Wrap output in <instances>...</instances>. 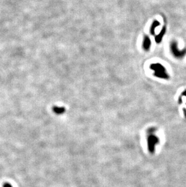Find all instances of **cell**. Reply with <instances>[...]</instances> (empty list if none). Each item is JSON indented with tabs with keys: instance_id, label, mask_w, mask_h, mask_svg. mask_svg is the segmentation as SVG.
<instances>
[{
	"instance_id": "5",
	"label": "cell",
	"mask_w": 186,
	"mask_h": 187,
	"mask_svg": "<svg viewBox=\"0 0 186 187\" xmlns=\"http://www.w3.org/2000/svg\"><path fill=\"white\" fill-rule=\"evenodd\" d=\"M160 25V23L159 21H154V22H153L151 26V28H150V34L152 35H155V30L157 27L159 26Z\"/></svg>"
},
{
	"instance_id": "3",
	"label": "cell",
	"mask_w": 186,
	"mask_h": 187,
	"mask_svg": "<svg viewBox=\"0 0 186 187\" xmlns=\"http://www.w3.org/2000/svg\"><path fill=\"white\" fill-rule=\"evenodd\" d=\"M151 46V41L148 36H145L143 41V48L145 51H149Z\"/></svg>"
},
{
	"instance_id": "1",
	"label": "cell",
	"mask_w": 186,
	"mask_h": 187,
	"mask_svg": "<svg viewBox=\"0 0 186 187\" xmlns=\"http://www.w3.org/2000/svg\"><path fill=\"white\" fill-rule=\"evenodd\" d=\"M150 69L154 71V76L157 77V78L165 79H168L169 78V76L165 67L161 64H152L150 65Z\"/></svg>"
},
{
	"instance_id": "7",
	"label": "cell",
	"mask_w": 186,
	"mask_h": 187,
	"mask_svg": "<svg viewBox=\"0 0 186 187\" xmlns=\"http://www.w3.org/2000/svg\"><path fill=\"white\" fill-rule=\"evenodd\" d=\"M3 187H13V186H12V185H10V184H9V183H7V184H4V185Z\"/></svg>"
},
{
	"instance_id": "2",
	"label": "cell",
	"mask_w": 186,
	"mask_h": 187,
	"mask_svg": "<svg viewBox=\"0 0 186 187\" xmlns=\"http://www.w3.org/2000/svg\"><path fill=\"white\" fill-rule=\"evenodd\" d=\"M171 50L172 53L173 55L178 58H182L185 54V51L180 52L178 50V47H177V44L176 42H175V41H173L171 43Z\"/></svg>"
},
{
	"instance_id": "4",
	"label": "cell",
	"mask_w": 186,
	"mask_h": 187,
	"mask_svg": "<svg viewBox=\"0 0 186 187\" xmlns=\"http://www.w3.org/2000/svg\"><path fill=\"white\" fill-rule=\"evenodd\" d=\"M166 27H164L162 29V30H161L160 34H158V35L155 36V41L156 43L159 44V43H160L161 42L164 35H165V34H166Z\"/></svg>"
},
{
	"instance_id": "6",
	"label": "cell",
	"mask_w": 186,
	"mask_h": 187,
	"mask_svg": "<svg viewBox=\"0 0 186 187\" xmlns=\"http://www.w3.org/2000/svg\"><path fill=\"white\" fill-rule=\"evenodd\" d=\"M53 110L54 112L56 114H62L65 110V109L64 107H54Z\"/></svg>"
}]
</instances>
